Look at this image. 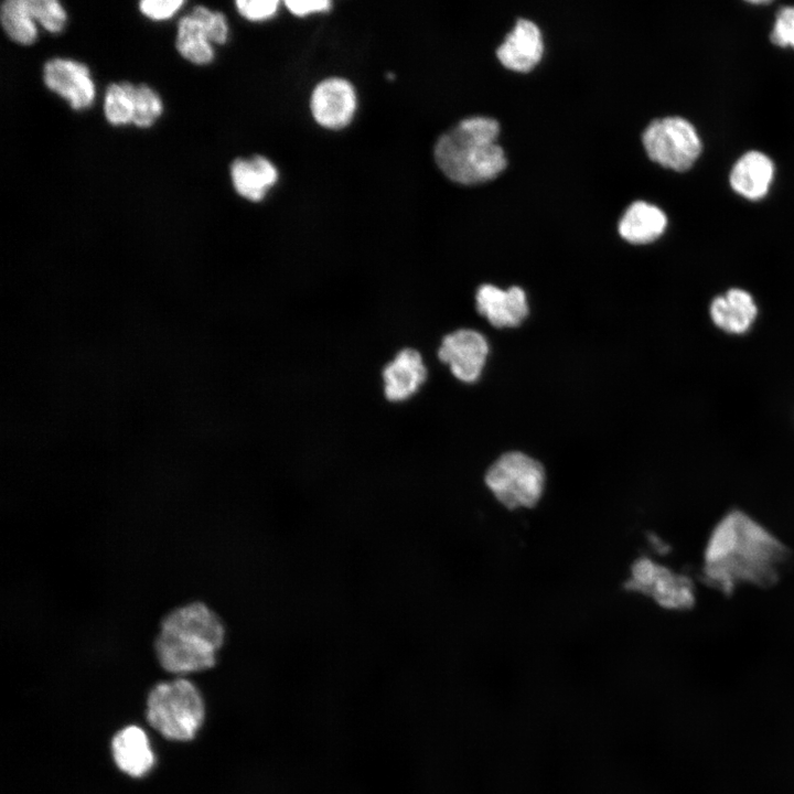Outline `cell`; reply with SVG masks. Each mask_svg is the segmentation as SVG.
I'll list each match as a JSON object with an SVG mask.
<instances>
[{
	"instance_id": "cell-4",
	"label": "cell",
	"mask_w": 794,
	"mask_h": 794,
	"mask_svg": "<svg viewBox=\"0 0 794 794\" xmlns=\"http://www.w3.org/2000/svg\"><path fill=\"white\" fill-rule=\"evenodd\" d=\"M482 481L491 500L509 513L536 509L549 489L546 466L518 450L506 451L493 460L485 469Z\"/></svg>"
},
{
	"instance_id": "cell-9",
	"label": "cell",
	"mask_w": 794,
	"mask_h": 794,
	"mask_svg": "<svg viewBox=\"0 0 794 794\" xmlns=\"http://www.w3.org/2000/svg\"><path fill=\"white\" fill-rule=\"evenodd\" d=\"M489 345L485 337L472 329H458L446 334L437 348V356L452 376L462 383L476 382L485 365Z\"/></svg>"
},
{
	"instance_id": "cell-29",
	"label": "cell",
	"mask_w": 794,
	"mask_h": 794,
	"mask_svg": "<svg viewBox=\"0 0 794 794\" xmlns=\"http://www.w3.org/2000/svg\"><path fill=\"white\" fill-rule=\"evenodd\" d=\"M752 4H769L770 1H751Z\"/></svg>"
},
{
	"instance_id": "cell-21",
	"label": "cell",
	"mask_w": 794,
	"mask_h": 794,
	"mask_svg": "<svg viewBox=\"0 0 794 794\" xmlns=\"http://www.w3.org/2000/svg\"><path fill=\"white\" fill-rule=\"evenodd\" d=\"M132 84L122 82L110 84L105 94L104 110L107 120L112 125L132 122L133 104L131 96Z\"/></svg>"
},
{
	"instance_id": "cell-2",
	"label": "cell",
	"mask_w": 794,
	"mask_h": 794,
	"mask_svg": "<svg viewBox=\"0 0 794 794\" xmlns=\"http://www.w3.org/2000/svg\"><path fill=\"white\" fill-rule=\"evenodd\" d=\"M225 640L218 614L203 601H190L160 621L154 653L161 667L185 675L213 667Z\"/></svg>"
},
{
	"instance_id": "cell-19",
	"label": "cell",
	"mask_w": 794,
	"mask_h": 794,
	"mask_svg": "<svg viewBox=\"0 0 794 794\" xmlns=\"http://www.w3.org/2000/svg\"><path fill=\"white\" fill-rule=\"evenodd\" d=\"M176 49L184 58L194 64H207L214 57L202 23L192 14L179 21Z\"/></svg>"
},
{
	"instance_id": "cell-13",
	"label": "cell",
	"mask_w": 794,
	"mask_h": 794,
	"mask_svg": "<svg viewBox=\"0 0 794 794\" xmlns=\"http://www.w3.org/2000/svg\"><path fill=\"white\" fill-rule=\"evenodd\" d=\"M543 52L544 42L539 28L530 20L518 19L497 47L496 55L505 67L527 72L540 61Z\"/></svg>"
},
{
	"instance_id": "cell-6",
	"label": "cell",
	"mask_w": 794,
	"mask_h": 794,
	"mask_svg": "<svg viewBox=\"0 0 794 794\" xmlns=\"http://www.w3.org/2000/svg\"><path fill=\"white\" fill-rule=\"evenodd\" d=\"M623 586L627 592L648 598L665 610H688L696 602L691 579L650 556L633 559Z\"/></svg>"
},
{
	"instance_id": "cell-8",
	"label": "cell",
	"mask_w": 794,
	"mask_h": 794,
	"mask_svg": "<svg viewBox=\"0 0 794 794\" xmlns=\"http://www.w3.org/2000/svg\"><path fill=\"white\" fill-rule=\"evenodd\" d=\"M428 377L429 369L421 351L415 345H403L380 367V396L388 405L405 406L419 395Z\"/></svg>"
},
{
	"instance_id": "cell-7",
	"label": "cell",
	"mask_w": 794,
	"mask_h": 794,
	"mask_svg": "<svg viewBox=\"0 0 794 794\" xmlns=\"http://www.w3.org/2000/svg\"><path fill=\"white\" fill-rule=\"evenodd\" d=\"M648 158L677 172L693 167L701 153V140L685 118L674 116L653 120L642 135Z\"/></svg>"
},
{
	"instance_id": "cell-1",
	"label": "cell",
	"mask_w": 794,
	"mask_h": 794,
	"mask_svg": "<svg viewBox=\"0 0 794 794\" xmlns=\"http://www.w3.org/2000/svg\"><path fill=\"white\" fill-rule=\"evenodd\" d=\"M790 550L741 509H731L713 527L704 552L705 583L731 594L742 583L769 588L779 582Z\"/></svg>"
},
{
	"instance_id": "cell-17",
	"label": "cell",
	"mask_w": 794,
	"mask_h": 794,
	"mask_svg": "<svg viewBox=\"0 0 794 794\" xmlns=\"http://www.w3.org/2000/svg\"><path fill=\"white\" fill-rule=\"evenodd\" d=\"M667 226L665 213L644 201L633 202L619 222L620 235L632 244H648L657 239Z\"/></svg>"
},
{
	"instance_id": "cell-10",
	"label": "cell",
	"mask_w": 794,
	"mask_h": 794,
	"mask_svg": "<svg viewBox=\"0 0 794 794\" xmlns=\"http://www.w3.org/2000/svg\"><path fill=\"white\" fill-rule=\"evenodd\" d=\"M311 111L315 121L329 129H341L350 124L356 108L353 86L343 78H328L311 95Z\"/></svg>"
},
{
	"instance_id": "cell-25",
	"label": "cell",
	"mask_w": 794,
	"mask_h": 794,
	"mask_svg": "<svg viewBox=\"0 0 794 794\" xmlns=\"http://www.w3.org/2000/svg\"><path fill=\"white\" fill-rule=\"evenodd\" d=\"M770 40L775 45L794 49V6L783 7L777 11Z\"/></svg>"
},
{
	"instance_id": "cell-24",
	"label": "cell",
	"mask_w": 794,
	"mask_h": 794,
	"mask_svg": "<svg viewBox=\"0 0 794 794\" xmlns=\"http://www.w3.org/2000/svg\"><path fill=\"white\" fill-rule=\"evenodd\" d=\"M191 14L202 23L210 42L223 44L226 41L228 28L223 13L212 12L203 6H197Z\"/></svg>"
},
{
	"instance_id": "cell-3",
	"label": "cell",
	"mask_w": 794,
	"mask_h": 794,
	"mask_svg": "<svg viewBox=\"0 0 794 794\" xmlns=\"http://www.w3.org/2000/svg\"><path fill=\"white\" fill-rule=\"evenodd\" d=\"M498 133L500 125L493 118H465L438 139L434 160L453 182L476 184L492 180L507 164L503 148L496 143Z\"/></svg>"
},
{
	"instance_id": "cell-12",
	"label": "cell",
	"mask_w": 794,
	"mask_h": 794,
	"mask_svg": "<svg viewBox=\"0 0 794 794\" xmlns=\"http://www.w3.org/2000/svg\"><path fill=\"white\" fill-rule=\"evenodd\" d=\"M478 312L496 328L516 326L527 316L528 304L523 289L506 290L493 285H482L475 294Z\"/></svg>"
},
{
	"instance_id": "cell-20",
	"label": "cell",
	"mask_w": 794,
	"mask_h": 794,
	"mask_svg": "<svg viewBox=\"0 0 794 794\" xmlns=\"http://www.w3.org/2000/svg\"><path fill=\"white\" fill-rule=\"evenodd\" d=\"M2 26L14 42L29 45L36 39V26L28 0H7L1 4Z\"/></svg>"
},
{
	"instance_id": "cell-11",
	"label": "cell",
	"mask_w": 794,
	"mask_h": 794,
	"mask_svg": "<svg viewBox=\"0 0 794 794\" xmlns=\"http://www.w3.org/2000/svg\"><path fill=\"white\" fill-rule=\"evenodd\" d=\"M45 85L64 97L75 110L90 106L95 96L89 69L82 63L53 58L44 65Z\"/></svg>"
},
{
	"instance_id": "cell-5",
	"label": "cell",
	"mask_w": 794,
	"mask_h": 794,
	"mask_svg": "<svg viewBox=\"0 0 794 794\" xmlns=\"http://www.w3.org/2000/svg\"><path fill=\"white\" fill-rule=\"evenodd\" d=\"M147 720L163 737L186 741L194 738L204 719V704L195 685L176 678L155 685L147 700Z\"/></svg>"
},
{
	"instance_id": "cell-15",
	"label": "cell",
	"mask_w": 794,
	"mask_h": 794,
	"mask_svg": "<svg viewBox=\"0 0 794 794\" xmlns=\"http://www.w3.org/2000/svg\"><path fill=\"white\" fill-rule=\"evenodd\" d=\"M111 752L118 769L133 777L147 774L154 763L148 737L137 726H128L115 734Z\"/></svg>"
},
{
	"instance_id": "cell-22",
	"label": "cell",
	"mask_w": 794,
	"mask_h": 794,
	"mask_svg": "<svg viewBox=\"0 0 794 794\" xmlns=\"http://www.w3.org/2000/svg\"><path fill=\"white\" fill-rule=\"evenodd\" d=\"M131 96L133 104L132 122L141 128L151 126L162 111L160 97L144 84L132 85Z\"/></svg>"
},
{
	"instance_id": "cell-18",
	"label": "cell",
	"mask_w": 794,
	"mask_h": 794,
	"mask_svg": "<svg viewBox=\"0 0 794 794\" xmlns=\"http://www.w3.org/2000/svg\"><path fill=\"white\" fill-rule=\"evenodd\" d=\"M230 174L237 193L254 202L262 200L278 179L275 165L261 155H254L249 160L236 159L232 163Z\"/></svg>"
},
{
	"instance_id": "cell-16",
	"label": "cell",
	"mask_w": 794,
	"mask_h": 794,
	"mask_svg": "<svg viewBox=\"0 0 794 794\" xmlns=\"http://www.w3.org/2000/svg\"><path fill=\"white\" fill-rule=\"evenodd\" d=\"M758 308L749 292L742 289H730L726 294L715 298L710 305V316L721 330L741 334L752 325Z\"/></svg>"
},
{
	"instance_id": "cell-28",
	"label": "cell",
	"mask_w": 794,
	"mask_h": 794,
	"mask_svg": "<svg viewBox=\"0 0 794 794\" xmlns=\"http://www.w3.org/2000/svg\"><path fill=\"white\" fill-rule=\"evenodd\" d=\"M285 4L291 13L298 17L326 11L331 7V2L328 0H287Z\"/></svg>"
},
{
	"instance_id": "cell-14",
	"label": "cell",
	"mask_w": 794,
	"mask_h": 794,
	"mask_svg": "<svg viewBox=\"0 0 794 794\" xmlns=\"http://www.w3.org/2000/svg\"><path fill=\"white\" fill-rule=\"evenodd\" d=\"M774 178V163L763 152L752 150L741 155L733 164L729 182L741 196L758 201L764 197Z\"/></svg>"
},
{
	"instance_id": "cell-23",
	"label": "cell",
	"mask_w": 794,
	"mask_h": 794,
	"mask_svg": "<svg viewBox=\"0 0 794 794\" xmlns=\"http://www.w3.org/2000/svg\"><path fill=\"white\" fill-rule=\"evenodd\" d=\"M31 15L49 32H60L66 21V13L55 0H28Z\"/></svg>"
},
{
	"instance_id": "cell-26",
	"label": "cell",
	"mask_w": 794,
	"mask_h": 794,
	"mask_svg": "<svg viewBox=\"0 0 794 794\" xmlns=\"http://www.w3.org/2000/svg\"><path fill=\"white\" fill-rule=\"evenodd\" d=\"M277 0H238L236 7L238 12L250 21H261L275 15L278 10Z\"/></svg>"
},
{
	"instance_id": "cell-27",
	"label": "cell",
	"mask_w": 794,
	"mask_h": 794,
	"mask_svg": "<svg viewBox=\"0 0 794 794\" xmlns=\"http://www.w3.org/2000/svg\"><path fill=\"white\" fill-rule=\"evenodd\" d=\"M183 3L182 0H144L139 7L148 18L163 20L172 17Z\"/></svg>"
}]
</instances>
